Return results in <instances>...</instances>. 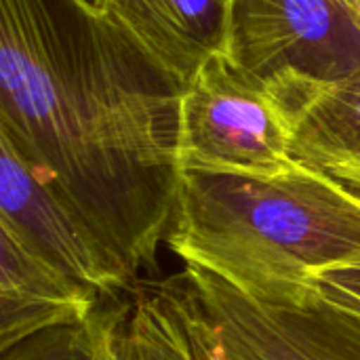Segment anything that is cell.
<instances>
[{
    "instance_id": "obj_1",
    "label": "cell",
    "mask_w": 360,
    "mask_h": 360,
    "mask_svg": "<svg viewBox=\"0 0 360 360\" xmlns=\"http://www.w3.org/2000/svg\"><path fill=\"white\" fill-rule=\"evenodd\" d=\"M181 86L89 0H0V131L129 287L156 268L179 192Z\"/></svg>"
},
{
    "instance_id": "obj_2",
    "label": "cell",
    "mask_w": 360,
    "mask_h": 360,
    "mask_svg": "<svg viewBox=\"0 0 360 360\" xmlns=\"http://www.w3.org/2000/svg\"><path fill=\"white\" fill-rule=\"evenodd\" d=\"M167 245L245 295L304 302L323 272L360 264V196L302 162L272 177L184 171Z\"/></svg>"
},
{
    "instance_id": "obj_3",
    "label": "cell",
    "mask_w": 360,
    "mask_h": 360,
    "mask_svg": "<svg viewBox=\"0 0 360 360\" xmlns=\"http://www.w3.org/2000/svg\"><path fill=\"white\" fill-rule=\"evenodd\" d=\"M289 116L272 86L211 57L181 89L179 171L272 177L295 169Z\"/></svg>"
},
{
    "instance_id": "obj_4",
    "label": "cell",
    "mask_w": 360,
    "mask_h": 360,
    "mask_svg": "<svg viewBox=\"0 0 360 360\" xmlns=\"http://www.w3.org/2000/svg\"><path fill=\"white\" fill-rule=\"evenodd\" d=\"M221 360H360V316L323 289L304 302L245 295L219 276L186 266Z\"/></svg>"
},
{
    "instance_id": "obj_5",
    "label": "cell",
    "mask_w": 360,
    "mask_h": 360,
    "mask_svg": "<svg viewBox=\"0 0 360 360\" xmlns=\"http://www.w3.org/2000/svg\"><path fill=\"white\" fill-rule=\"evenodd\" d=\"M228 57L272 82L360 74V32L344 0H234Z\"/></svg>"
},
{
    "instance_id": "obj_6",
    "label": "cell",
    "mask_w": 360,
    "mask_h": 360,
    "mask_svg": "<svg viewBox=\"0 0 360 360\" xmlns=\"http://www.w3.org/2000/svg\"><path fill=\"white\" fill-rule=\"evenodd\" d=\"M0 226L101 297L129 289L89 226L0 131Z\"/></svg>"
},
{
    "instance_id": "obj_7",
    "label": "cell",
    "mask_w": 360,
    "mask_h": 360,
    "mask_svg": "<svg viewBox=\"0 0 360 360\" xmlns=\"http://www.w3.org/2000/svg\"><path fill=\"white\" fill-rule=\"evenodd\" d=\"M108 360H221L211 323L186 274L105 297Z\"/></svg>"
},
{
    "instance_id": "obj_8",
    "label": "cell",
    "mask_w": 360,
    "mask_h": 360,
    "mask_svg": "<svg viewBox=\"0 0 360 360\" xmlns=\"http://www.w3.org/2000/svg\"><path fill=\"white\" fill-rule=\"evenodd\" d=\"M93 6L181 89L228 55L234 0H93Z\"/></svg>"
},
{
    "instance_id": "obj_9",
    "label": "cell",
    "mask_w": 360,
    "mask_h": 360,
    "mask_svg": "<svg viewBox=\"0 0 360 360\" xmlns=\"http://www.w3.org/2000/svg\"><path fill=\"white\" fill-rule=\"evenodd\" d=\"M293 133V156L360 196V74L321 82L285 76L268 82Z\"/></svg>"
},
{
    "instance_id": "obj_10",
    "label": "cell",
    "mask_w": 360,
    "mask_h": 360,
    "mask_svg": "<svg viewBox=\"0 0 360 360\" xmlns=\"http://www.w3.org/2000/svg\"><path fill=\"white\" fill-rule=\"evenodd\" d=\"M101 300L0 226V352L44 329L89 319Z\"/></svg>"
},
{
    "instance_id": "obj_11",
    "label": "cell",
    "mask_w": 360,
    "mask_h": 360,
    "mask_svg": "<svg viewBox=\"0 0 360 360\" xmlns=\"http://www.w3.org/2000/svg\"><path fill=\"white\" fill-rule=\"evenodd\" d=\"M0 360H108L103 300L89 319L34 333L2 350Z\"/></svg>"
},
{
    "instance_id": "obj_12",
    "label": "cell",
    "mask_w": 360,
    "mask_h": 360,
    "mask_svg": "<svg viewBox=\"0 0 360 360\" xmlns=\"http://www.w3.org/2000/svg\"><path fill=\"white\" fill-rule=\"evenodd\" d=\"M319 285L331 302L360 316V264L323 272Z\"/></svg>"
},
{
    "instance_id": "obj_13",
    "label": "cell",
    "mask_w": 360,
    "mask_h": 360,
    "mask_svg": "<svg viewBox=\"0 0 360 360\" xmlns=\"http://www.w3.org/2000/svg\"><path fill=\"white\" fill-rule=\"evenodd\" d=\"M344 2H346V6L350 11V17H352L354 25L359 27L360 32V0H344Z\"/></svg>"
}]
</instances>
